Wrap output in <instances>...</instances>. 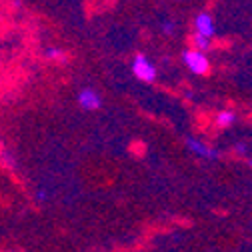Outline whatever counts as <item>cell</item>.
Instances as JSON below:
<instances>
[{"label":"cell","instance_id":"cell-1","mask_svg":"<svg viewBox=\"0 0 252 252\" xmlns=\"http://www.w3.org/2000/svg\"><path fill=\"white\" fill-rule=\"evenodd\" d=\"M182 60H184L186 68L190 70L192 74L202 76V74H208V70H210V60H208V56H206L204 50H198V48L186 50L182 54Z\"/></svg>","mask_w":252,"mask_h":252},{"label":"cell","instance_id":"cell-2","mask_svg":"<svg viewBox=\"0 0 252 252\" xmlns=\"http://www.w3.org/2000/svg\"><path fill=\"white\" fill-rule=\"evenodd\" d=\"M132 72L138 80L142 82H154L156 80V66L144 56V54H136L132 60Z\"/></svg>","mask_w":252,"mask_h":252},{"label":"cell","instance_id":"cell-3","mask_svg":"<svg viewBox=\"0 0 252 252\" xmlns=\"http://www.w3.org/2000/svg\"><path fill=\"white\" fill-rule=\"evenodd\" d=\"M186 148L190 150L194 156H198V158H204V160H216L218 158V152L208 146L204 140H198L194 136H188L186 138Z\"/></svg>","mask_w":252,"mask_h":252},{"label":"cell","instance_id":"cell-4","mask_svg":"<svg viewBox=\"0 0 252 252\" xmlns=\"http://www.w3.org/2000/svg\"><path fill=\"white\" fill-rule=\"evenodd\" d=\"M78 104L82 110H98L100 104H102V98H100V94L96 90H92V88H82L78 92V96H76Z\"/></svg>","mask_w":252,"mask_h":252},{"label":"cell","instance_id":"cell-5","mask_svg":"<svg viewBox=\"0 0 252 252\" xmlns=\"http://www.w3.org/2000/svg\"><path fill=\"white\" fill-rule=\"evenodd\" d=\"M194 32H198V34H202L206 38H212L214 36V20H212L210 14L202 12V14H198L194 18Z\"/></svg>","mask_w":252,"mask_h":252},{"label":"cell","instance_id":"cell-6","mask_svg":"<svg viewBox=\"0 0 252 252\" xmlns=\"http://www.w3.org/2000/svg\"><path fill=\"white\" fill-rule=\"evenodd\" d=\"M214 120H216V126H218V128H228V126L234 124L236 114H234L232 110H220V112L216 114Z\"/></svg>","mask_w":252,"mask_h":252},{"label":"cell","instance_id":"cell-7","mask_svg":"<svg viewBox=\"0 0 252 252\" xmlns=\"http://www.w3.org/2000/svg\"><path fill=\"white\" fill-rule=\"evenodd\" d=\"M192 44H194V48H198V50H208L210 48V38H206V36H202V34H198V32H194L192 34Z\"/></svg>","mask_w":252,"mask_h":252},{"label":"cell","instance_id":"cell-8","mask_svg":"<svg viewBox=\"0 0 252 252\" xmlns=\"http://www.w3.org/2000/svg\"><path fill=\"white\" fill-rule=\"evenodd\" d=\"M44 56H46L48 60H60V58H64V52H62L60 48H46Z\"/></svg>","mask_w":252,"mask_h":252},{"label":"cell","instance_id":"cell-9","mask_svg":"<svg viewBox=\"0 0 252 252\" xmlns=\"http://www.w3.org/2000/svg\"><path fill=\"white\" fill-rule=\"evenodd\" d=\"M234 150H236L240 156H246V154H248V146H246V144H242V142H240V144H236V146H234Z\"/></svg>","mask_w":252,"mask_h":252},{"label":"cell","instance_id":"cell-10","mask_svg":"<svg viewBox=\"0 0 252 252\" xmlns=\"http://www.w3.org/2000/svg\"><path fill=\"white\" fill-rule=\"evenodd\" d=\"M162 30H164V32L166 34H170V32H174V22H162Z\"/></svg>","mask_w":252,"mask_h":252},{"label":"cell","instance_id":"cell-11","mask_svg":"<svg viewBox=\"0 0 252 252\" xmlns=\"http://www.w3.org/2000/svg\"><path fill=\"white\" fill-rule=\"evenodd\" d=\"M248 166H250V168H252V158H250V160H248Z\"/></svg>","mask_w":252,"mask_h":252}]
</instances>
